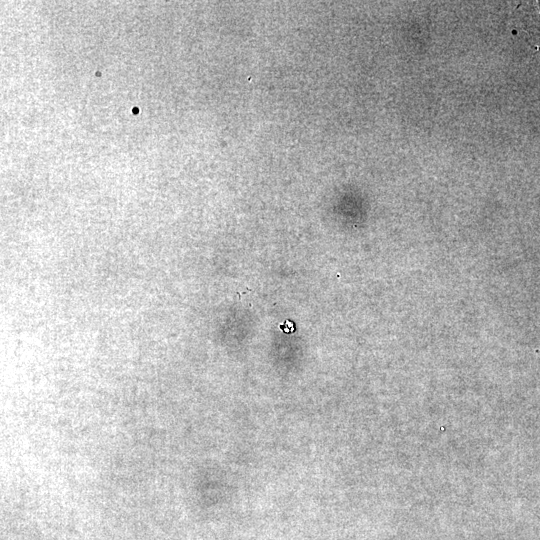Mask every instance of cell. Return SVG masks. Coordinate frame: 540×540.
<instances>
[{
  "mask_svg": "<svg viewBox=\"0 0 540 540\" xmlns=\"http://www.w3.org/2000/svg\"><path fill=\"white\" fill-rule=\"evenodd\" d=\"M280 329L287 334L295 332V324L294 322L286 319L283 322L279 323Z\"/></svg>",
  "mask_w": 540,
  "mask_h": 540,
  "instance_id": "obj_1",
  "label": "cell"
},
{
  "mask_svg": "<svg viewBox=\"0 0 540 540\" xmlns=\"http://www.w3.org/2000/svg\"><path fill=\"white\" fill-rule=\"evenodd\" d=\"M539 7H540V2H539Z\"/></svg>",
  "mask_w": 540,
  "mask_h": 540,
  "instance_id": "obj_2",
  "label": "cell"
}]
</instances>
